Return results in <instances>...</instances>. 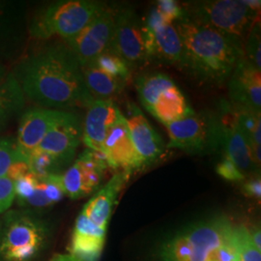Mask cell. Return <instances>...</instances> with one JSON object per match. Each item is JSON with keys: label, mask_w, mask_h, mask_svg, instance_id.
I'll return each instance as SVG.
<instances>
[{"label": "cell", "mask_w": 261, "mask_h": 261, "mask_svg": "<svg viewBox=\"0 0 261 261\" xmlns=\"http://www.w3.org/2000/svg\"><path fill=\"white\" fill-rule=\"evenodd\" d=\"M12 45L9 44L7 41H5L3 38L0 37V56H5L6 55L9 56L10 54L12 53V50L10 49V47ZM1 60V58H0Z\"/></svg>", "instance_id": "obj_34"}, {"label": "cell", "mask_w": 261, "mask_h": 261, "mask_svg": "<svg viewBox=\"0 0 261 261\" xmlns=\"http://www.w3.org/2000/svg\"><path fill=\"white\" fill-rule=\"evenodd\" d=\"M125 119L130 139L142 161L143 167L160 158L165 151L164 141L150 125L140 108L135 103H129Z\"/></svg>", "instance_id": "obj_16"}, {"label": "cell", "mask_w": 261, "mask_h": 261, "mask_svg": "<svg viewBox=\"0 0 261 261\" xmlns=\"http://www.w3.org/2000/svg\"><path fill=\"white\" fill-rule=\"evenodd\" d=\"M68 112L43 108L30 109L23 113L19 121L16 151L21 162L28 164L32 153L45 138L48 130L62 121Z\"/></svg>", "instance_id": "obj_12"}, {"label": "cell", "mask_w": 261, "mask_h": 261, "mask_svg": "<svg viewBox=\"0 0 261 261\" xmlns=\"http://www.w3.org/2000/svg\"><path fill=\"white\" fill-rule=\"evenodd\" d=\"M82 137L81 119L74 113L68 112L62 121L48 130L34 152L46 154L55 161L58 168H64L75 157Z\"/></svg>", "instance_id": "obj_11"}, {"label": "cell", "mask_w": 261, "mask_h": 261, "mask_svg": "<svg viewBox=\"0 0 261 261\" xmlns=\"http://www.w3.org/2000/svg\"><path fill=\"white\" fill-rule=\"evenodd\" d=\"M174 82L165 74H149L141 75L136 81V87L139 94L140 103L148 111L156 98Z\"/></svg>", "instance_id": "obj_25"}, {"label": "cell", "mask_w": 261, "mask_h": 261, "mask_svg": "<svg viewBox=\"0 0 261 261\" xmlns=\"http://www.w3.org/2000/svg\"><path fill=\"white\" fill-rule=\"evenodd\" d=\"M147 61L180 66L183 47L181 38L174 24H166L147 30L143 28Z\"/></svg>", "instance_id": "obj_19"}, {"label": "cell", "mask_w": 261, "mask_h": 261, "mask_svg": "<svg viewBox=\"0 0 261 261\" xmlns=\"http://www.w3.org/2000/svg\"><path fill=\"white\" fill-rule=\"evenodd\" d=\"M185 18L244 41L257 20L260 1H199L182 6Z\"/></svg>", "instance_id": "obj_4"}, {"label": "cell", "mask_w": 261, "mask_h": 261, "mask_svg": "<svg viewBox=\"0 0 261 261\" xmlns=\"http://www.w3.org/2000/svg\"><path fill=\"white\" fill-rule=\"evenodd\" d=\"M159 261H238V225L215 217L188 226L159 246Z\"/></svg>", "instance_id": "obj_3"}, {"label": "cell", "mask_w": 261, "mask_h": 261, "mask_svg": "<svg viewBox=\"0 0 261 261\" xmlns=\"http://www.w3.org/2000/svg\"><path fill=\"white\" fill-rule=\"evenodd\" d=\"M109 51L120 57L130 69L140 67L147 61L143 23L133 10L115 8Z\"/></svg>", "instance_id": "obj_8"}, {"label": "cell", "mask_w": 261, "mask_h": 261, "mask_svg": "<svg viewBox=\"0 0 261 261\" xmlns=\"http://www.w3.org/2000/svg\"><path fill=\"white\" fill-rule=\"evenodd\" d=\"M107 4L89 0L55 2L41 10L32 19L29 33L39 40L58 36L65 41L75 37Z\"/></svg>", "instance_id": "obj_5"}, {"label": "cell", "mask_w": 261, "mask_h": 261, "mask_svg": "<svg viewBox=\"0 0 261 261\" xmlns=\"http://www.w3.org/2000/svg\"><path fill=\"white\" fill-rule=\"evenodd\" d=\"M15 198L14 181L8 176L0 178V214L9 209Z\"/></svg>", "instance_id": "obj_30"}, {"label": "cell", "mask_w": 261, "mask_h": 261, "mask_svg": "<svg viewBox=\"0 0 261 261\" xmlns=\"http://www.w3.org/2000/svg\"><path fill=\"white\" fill-rule=\"evenodd\" d=\"M250 232V239L252 245L261 252V234L260 229L259 228H254L252 229V231H249Z\"/></svg>", "instance_id": "obj_33"}, {"label": "cell", "mask_w": 261, "mask_h": 261, "mask_svg": "<svg viewBox=\"0 0 261 261\" xmlns=\"http://www.w3.org/2000/svg\"><path fill=\"white\" fill-rule=\"evenodd\" d=\"M13 73L25 98L39 108H87L94 101L81 65L65 43L50 44L25 56Z\"/></svg>", "instance_id": "obj_1"}, {"label": "cell", "mask_w": 261, "mask_h": 261, "mask_svg": "<svg viewBox=\"0 0 261 261\" xmlns=\"http://www.w3.org/2000/svg\"><path fill=\"white\" fill-rule=\"evenodd\" d=\"M115 8L107 5L85 28L66 41L81 67L109 50L114 27Z\"/></svg>", "instance_id": "obj_9"}, {"label": "cell", "mask_w": 261, "mask_h": 261, "mask_svg": "<svg viewBox=\"0 0 261 261\" xmlns=\"http://www.w3.org/2000/svg\"><path fill=\"white\" fill-rule=\"evenodd\" d=\"M228 80L231 103L260 112L261 70L243 55Z\"/></svg>", "instance_id": "obj_15"}, {"label": "cell", "mask_w": 261, "mask_h": 261, "mask_svg": "<svg viewBox=\"0 0 261 261\" xmlns=\"http://www.w3.org/2000/svg\"><path fill=\"white\" fill-rule=\"evenodd\" d=\"M260 24L259 19L252 25L244 41V56L257 69L261 70Z\"/></svg>", "instance_id": "obj_27"}, {"label": "cell", "mask_w": 261, "mask_h": 261, "mask_svg": "<svg viewBox=\"0 0 261 261\" xmlns=\"http://www.w3.org/2000/svg\"><path fill=\"white\" fill-rule=\"evenodd\" d=\"M25 96L13 71L0 60V132L23 110Z\"/></svg>", "instance_id": "obj_21"}, {"label": "cell", "mask_w": 261, "mask_h": 261, "mask_svg": "<svg viewBox=\"0 0 261 261\" xmlns=\"http://www.w3.org/2000/svg\"><path fill=\"white\" fill-rule=\"evenodd\" d=\"M130 175L132 173L126 171L116 172L111 180L97 191L88 200L82 211V214H84L98 227L107 231L113 207L117 203L118 196Z\"/></svg>", "instance_id": "obj_18"}, {"label": "cell", "mask_w": 261, "mask_h": 261, "mask_svg": "<svg viewBox=\"0 0 261 261\" xmlns=\"http://www.w3.org/2000/svg\"><path fill=\"white\" fill-rule=\"evenodd\" d=\"M108 168L103 154L86 149L61 175L65 196L72 199L83 198L96 192Z\"/></svg>", "instance_id": "obj_10"}, {"label": "cell", "mask_w": 261, "mask_h": 261, "mask_svg": "<svg viewBox=\"0 0 261 261\" xmlns=\"http://www.w3.org/2000/svg\"><path fill=\"white\" fill-rule=\"evenodd\" d=\"M19 162L21 161L15 143L8 139H0V178L8 176L12 168Z\"/></svg>", "instance_id": "obj_28"}, {"label": "cell", "mask_w": 261, "mask_h": 261, "mask_svg": "<svg viewBox=\"0 0 261 261\" xmlns=\"http://www.w3.org/2000/svg\"><path fill=\"white\" fill-rule=\"evenodd\" d=\"M244 193L250 197L260 198L261 182L259 178L251 179L244 184Z\"/></svg>", "instance_id": "obj_32"}, {"label": "cell", "mask_w": 261, "mask_h": 261, "mask_svg": "<svg viewBox=\"0 0 261 261\" xmlns=\"http://www.w3.org/2000/svg\"><path fill=\"white\" fill-rule=\"evenodd\" d=\"M102 154L108 168L116 172L126 171L133 174L143 168L142 161L130 139L125 115L122 112L107 134Z\"/></svg>", "instance_id": "obj_13"}, {"label": "cell", "mask_w": 261, "mask_h": 261, "mask_svg": "<svg viewBox=\"0 0 261 261\" xmlns=\"http://www.w3.org/2000/svg\"><path fill=\"white\" fill-rule=\"evenodd\" d=\"M218 114L222 126V148L225 156L244 175L255 170L258 166L254 162L248 140L235 120L230 103L222 105V111Z\"/></svg>", "instance_id": "obj_14"}, {"label": "cell", "mask_w": 261, "mask_h": 261, "mask_svg": "<svg viewBox=\"0 0 261 261\" xmlns=\"http://www.w3.org/2000/svg\"><path fill=\"white\" fill-rule=\"evenodd\" d=\"M94 66L113 77L128 82L130 76V69L120 57L113 55L111 51H106L95 58L92 62ZM89 64V63H88ZM87 65V64H86Z\"/></svg>", "instance_id": "obj_26"}, {"label": "cell", "mask_w": 261, "mask_h": 261, "mask_svg": "<svg viewBox=\"0 0 261 261\" xmlns=\"http://www.w3.org/2000/svg\"><path fill=\"white\" fill-rule=\"evenodd\" d=\"M81 68L84 84L94 100H111L121 92L127 83L106 74L92 63Z\"/></svg>", "instance_id": "obj_23"}, {"label": "cell", "mask_w": 261, "mask_h": 261, "mask_svg": "<svg viewBox=\"0 0 261 261\" xmlns=\"http://www.w3.org/2000/svg\"><path fill=\"white\" fill-rule=\"evenodd\" d=\"M106 230L98 227L84 214L75 220L69 251L80 261H98L106 239Z\"/></svg>", "instance_id": "obj_20"}, {"label": "cell", "mask_w": 261, "mask_h": 261, "mask_svg": "<svg viewBox=\"0 0 261 261\" xmlns=\"http://www.w3.org/2000/svg\"><path fill=\"white\" fill-rule=\"evenodd\" d=\"M120 113L112 100H94L87 107L82 139L88 149L102 153L107 134Z\"/></svg>", "instance_id": "obj_17"}, {"label": "cell", "mask_w": 261, "mask_h": 261, "mask_svg": "<svg viewBox=\"0 0 261 261\" xmlns=\"http://www.w3.org/2000/svg\"><path fill=\"white\" fill-rule=\"evenodd\" d=\"M166 127L169 139L168 148L200 155L222 148V126L218 113L194 112Z\"/></svg>", "instance_id": "obj_7"}, {"label": "cell", "mask_w": 261, "mask_h": 261, "mask_svg": "<svg viewBox=\"0 0 261 261\" xmlns=\"http://www.w3.org/2000/svg\"><path fill=\"white\" fill-rule=\"evenodd\" d=\"M49 261H80L71 253L66 254H56Z\"/></svg>", "instance_id": "obj_35"}, {"label": "cell", "mask_w": 261, "mask_h": 261, "mask_svg": "<svg viewBox=\"0 0 261 261\" xmlns=\"http://www.w3.org/2000/svg\"><path fill=\"white\" fill-rule=\"evenodd\" d=\"M23 21L24 6L22 3L0 1V37L14 45L12 39L18 40L19 28L23 27Z\"/></svg>", "instance_id": "obj_24"}, {"label": "cell", "mask_w": 261, "mask_h": 261, "mask_svg": "<svg viewBox=\"0 0 261 261\" xmlns=\"http://www.w3.org/2000/svg\"><path fill=\"white\" fill-rule=\"evenodd\" d=\"M217 172L220 176L232 182L242 181L245 175L238 169V168L233 164V162L224 155V158L217 166Z\"/></svg>", "instance_id": "obj_31"}, {"label": "cell", "mask_w": 261, "mask_h": 261, "mask_svg": "<svg viewBox=\"0 0 261 261\" xmlns=\"http://www.w3.org/2000/svg\"><path fill=\"white\" fill-rule=\"evenodd\" d=\"M181 38L180 67L201 83L224 84L244 55L243 43L191 19L174 23Z\"/></svg>", "instance_id": "obj_2"}, {"label": "cell", "mask_w": 261, "mask_h": 261, "mask_svg": "<svg viewBox=\"0 0 261 261\" xmlns=\"http://www.w3.org/2000/svg\"><path fill=\"white\" fill-rule=\"evenodd\" d=\"M249 231L238 225V261H261V252L252 245Z\"/></svg>", "instance_id": "obj_29"}, {"label": "cell", "mask_w": 261, "mask_h": 261, "mask_svg": "<svg viewBox=\"0 0 261 261\" xmlns=\"http://www.w3.org/2000/svg\"><path fill=\"white\" fill-rule=\"evenodd\" d=\"M147 112L165 126L195 112L175 84H171L160 94Z\"/></svg>", "instance_id": "obj_22"}, {"label": "cell", "mask_w": 261, "mask_h": 261, "mask_svg": "<svg viewBox=\"0 0 261 261\" xmlns=\"http://www.w3.org/2000/svg\"><path fill=\"white\" fill-rule=\"evenodd\" d=\"M47 239V225L35 215L9 212L0 222V261H31Z\"/></svg>", "instance_id": "obj_6"}]
</instances>
